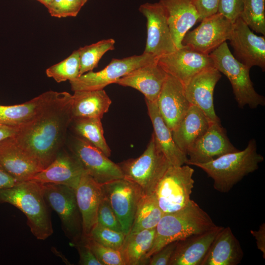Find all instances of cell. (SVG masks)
<instances>
[{"label": "cell", "mask_w": 265, "mask_h": 265, "mask_svg": "<svg viewBox=\"0 0 265 265\" xmlns=\"http://www.w3.org/2000/svg\"><path fill=\"white\" fill-rule=\"evenodd\" d=\"M70 150L79 160L85 172L99 183L104 184L123 178L118 164L84 140L74 137L70 145Z\"/></svg>", "instance_id": "obj_13"}, {"label": "cell", "mask_w": 265, "mask_h": 265, "mask_svg": "<svg viewBox=\"0 0 265 265\" xmlns=\"http://www.w3.org/2000/svg\"><path fill=\"white\" fill-rule=\"evenodd\" d=\"M0 165L20 182L30 180L44 169L12 137L0 143Z\"/></svg>", "instance_id": "obj_21"}, {"label": "cell", "mask_w": 265, "mask_h": 265, "mask_svg": "<svg viewBox=\"0 0 265 265\" xmlns=\"http://www.w3.org/2000/svg\"><path fill=\"white\" fill-rule=\"evenodd\" d=\"M71 123L77 136L97 147L107 157H109L110 156L111 150L104 137L101 119L74 118Z\"/></svg>", "instance_id": "obj_32"}, {"label": "cell", "mask_w": 265, "mask_h": 265, "mask_svg": "<svg viewBox=\"0 0 265 265\" xmlns=\"http://www.w3.org/2000/svg\"><path fill=\"white\" fill-rule=\"evenodd\" d=\"M148 114L151 119L153 134L159 147L172 165L182 166L188 161L187 155L175 144L172 132L162 118L156 102L145 100Z\"/></svg>", "instance_id": "obj_27"}, {"label": "cell", "mask_w": 265, "mask_h": 265, "mask_svg": "<svg viewBox=\"0 0 265 265\" xmlns=\"http://www.w3.org/2000/svg\"><path fill=\"white\" fill-rule=\"evenodd\" d=\"M157 61L167 74L178 80L184 86L197 73L214 67L209 54L199 53L186 46L158 57Z\"/></svg>", "instance_id": "obj_15"}, {"label": "cell", "mask_w": 265, "mask_h": 265, "mask_svg": "<svg viewBox=\"0 0 265 265\" xmlns=\"http://www.w3.org/2000/svg\"><path fill=\"white\" fill-rule=\"evenodd\" d=\"M97 223L117 231L123 232L118 217L103 193L98 211Z\"/></svg>", "instance_id": "obj_39"}, {"label": "cell", "mask_w": 265, "mask_h": 265, "mask_svg": "<svg viewBox=\"0 0 265 265\" xmlns=\"http://www.w3.org/2000/svg\"><path fill=\"white\" fill-rule=\"evenodd\" d=\"M194 29L188 31L182 41L184 46L209 54L231 36L233 23L217 13L201 21Z\"/></svg>", "instance_id": "obj_10"}, {"label": "cell", "mask_w": 265, "mask_h": 265, "mask_svg": "<svg viewBox=\"0 0 265 265\" xmlns=\"http://www.w3.org/2000/svg\"><path fill=\"white\" fill-rule=\"evenodd\" d=\"M167 76L157 59L131 71L115 83L134 88L144 95L145 100L156 102Z\"/></svg>", "instance_id": "obj_20"}, {"label": "cell", "mask_w": 265, "mask_h": 265, "mask_svg": "<svg viewBox=\"0 0 265 265\" xmlns=\"http://www.w3.org/2000/svg\"><path fill=\"white\" fill-rule=\"evenodd\" d=\"M219 0H195L194 3L199 15V20L217 13Z\"/></svg>", "instance_id": "obj_43"}, {"label": "cell", "mask_w": 265, "mask_h": 265, "mask_svg": "<svg viewBox=\"0 0 265 265\" xmlns=\"http://www.w3.org/2000/svg\"><path fill=\"white\" fill-rule=\"evenodd\" d=\"M216 225L193 200L177 212L164 213L156 227L152 246L145 256L149 258L166 245L205 232Z\"/></svg>", "instance_id": "obj_2"}, {"label": "cell", "mask_w": 265, "mask_h": 265, "mask_svg": "<svg viewBox=\"0 0 265 265\" xmlns=\"http://www.w3.org/2000/svg\"><path fill=\"white\" fill-rule=\"evenodd\" d=\"M139 11L147 20V39L144 53L158 58L177 49L171 33L166 12L159 2H146Z\"/></svg>", "instance_id": "obj_12"}, {"label": "cell", "mask_w": 265, "mask_h": 265, "mask_svg": "<svg viewBox=\"0 0 265 265\" xmlns=\"http://www.w3.org/2000/svg\"><path fill=\"white\" fill-rule=\"evenodd\" d=\"M156 104L162 118L171 131L178 127L190 106L184 85L168 74Z\"/></svg>", "instance_id": "obj_18"}, {"label": "cell", "mask_w": 265, "mask_h": 265, "mask_svg": "<svg viewBox=\"0 0 265 265\" xmlns=\"http://www.w3.org/2000/svg\"><path fill=\"white\" fill-rule=\"evenodd\" d=\"M154 55L146 53L122 59L113 58L103 69L90 71L69 81L73 91L103 89L107 85L115 83L121 78L141 66L157 59Z\"/></svg>", "instance_id": "obj_9"}, {"label": "cell", "mask_w": 265, "mask_h": 265, "mask_svg": "<svg viewBox=\"0 0 265 265\" xmlns=\"http://www.w3.org/2000/svg\"><path fill=\"white\" fill-rule=\"evenodd\" d=\"M102 189L118 218L123 232L127 235L139 200L144 194L136 184L124 178L102 184Z\"/></svg>", "instance_id": "obj_11"}, {"label": "cell", "mask_w": 265, "mask_h": 265, "mask_svg": "<svg viewBox=\"0 0 265 265\" xmlns=\"http://www.w3.org/2000/svg\"><path fill=\"white\" fill-rule=\"evenodd\" d=\"M155 233L156 228H154L129 233L126 236L120 249L125 265L148 263L145 256L152 246Z\"/></svg>", "instance_id": "obj_30"}, {"label": "cell", "mask_w": 265, "mask_h": 265, "mask_svg": "<svg viewBox=\"0 0 265 265\" xmlns=\"http://www.w3.org/2000/svg\"><path fill=\"white\" fill-rule=\"evenodd\" d=\"M73 95L56 92L31 120L19 127L13 139L44 169L61 150L72 121Z\"/></svg>", "instance_id": "obj_1"}, {"label": "cell", "mask_w": 265, "mask_h": 265, "mask_svg": "<svg viewBox=\"0 0 265 265\" xmlns=\"http://www.w3.org/2000/svg\"><path fill=\"white\" fill-rule=\"evenodd\" d=\"M75 190L82 217L83 236L88 237L97 224L98 211L103 196L102 184L84 172Z\"/></svg>", "instance_id": "obj_23"}, {"label": "cell", "mask_w": 265, "mask_h": 265, "mask_svg": "<svg viewBox=\"0 0 265 265\" xmlns=\"http://www.w3.org/2000/svg\"><path fill=\"white\" fill-rule=\"evenodd\" d=\"M82 239L102 265H125L120 250L105 246L89 237Z\"/></svg>", "instance_id": "obj_36"}, {"label": "cell", "mask_w": 265, "mask_h": 265, "mask_svg": "<svg viewBox=\"0 0 265 265\" xmlns=\"http://www.w3.org/2000/svg\"><path fill=\"white\" fill-rule=\"evenodd\" d=\"M214 67L225 75L232 87L239 107L248 105L251 108L265 106V99L255 90L250 79V68L238 61L230 51L226 42L211 52Z\"/></svg>", "instance_id": "obj_5"}, {"label": "cell", "mask_w": 265, "mask_h": 265, "mask_svg": "<svg viewBox=\"0 0 265 265\" xmlns=\"http://www.w3.org/2000/svg\"><path fill=\"white\" fill-rule=\"evenodd\" d=\"M221 77L215 67L204 69L184 85L185 93L190 105L200 108L212 122H220L213 104V92Z\"/></svg>", "instance_id": "obj_17"}, {"label": "cell", "mask_w": 265, "mask_h": 265, "mask_svg": "<svg viewBox=\"0 0 265 265\" xmlns=\"http://www.w3.org/2000/svg\"><path fill=\"white\" fill-rule=\"evenodd\" d=\"M223 227L216 225L205 232L178 241L169 265H200L215 237Z\"/></svg>", "instance_id": "obj_24"}, {"label": "cell", "mask_w": 265, "mask_h": 265, "mask_svg": "<svg viewBox=\"0 0 265 265\" xmlns=\"http://www.w3.org/2000/svg\"><path fill=\"white\" fill-rule=\"evenodd\" d=\"M195 0H159L166 14L174 43L177 49L184 47L185 34L199 20Z\"/></svg>", "instance_id": "obj_22"}, {"label": "cell", "mask_w": 265, "mask_h": 265, "mask_svg": "<svg viewBox=\"0 0 265 265\" xmlns=\"http://www.w3.org/2000/svg\"><path fill=\"white\" fill-rule=\"evenodd\" d=\"M86 2H87L88 0H84Z\"/></svg>", "instance_id": "obj_48"}, {"label": "cell", "mask_w": 265, "mask_h": 265, "mask_svg": "<svg viewBox=\"0 0 265 265\" xmlns=\"http://www.w3.org/2000/svg\"><path fill=\"white\" fill-rule=\"evenodd\" d=\"M177 244V241H175L163 247L149 258L148 264L149 265H169Z\"/></svg>", "instance_id": "obj_41"}, {"label": "cell", "mask_w": 265, "mask_h": 265, "mask_svg": "<svg viewBox=\"0 0 265 265\" xmlns=\"http://www.w3.org/2000/svg\"><path fill=\"white\" fill-rule=\"evenodd\" d=\"M86 2L84 0H53L47 8L54 17H76Z\"/></svg>", "instance_id": "obj_38"}, {"label": "cell", "mask_w": 265, "mask_h": 265, "mask_svg": "<svg viewBox=\"0 0 265 265\" xmlns=\"http://www.w3.org/2000/svg\"><path fill=\"white\" fill-rule=\"evenodd\" d=\"M240 17L249 28L265 35V0H242Z\"/></svg>", "instance_id": "obj_34"}, {"label": "cell", "mask_w": 265, "mask_h": 265, "mask_svg": "<svg viewBox=\"0 0 265 265\" xmlns=\"http://www.w3.org/2000/svg\"><path fill=\"white\" fill-rule=\"evenodd\" d=\"M194 172L186 164L171 165L166 171L154 193L163 213L177 212L188 205L194 187Z\"/></svg>", "instance_id": "obj_7"}, {"label": "cell", "mask_w": 265, "mask_h": 265, "mask_svg": "<svg viewBox=\"0 0 265 265\" xmlns=\"http://www.w3.org/2000/svg\"><path fill=\"white\" fill-rule=\"evenodd\" d=\"M242 0H219L217 13L234 23L242 11Z\"/></svg>", "instance_id": "obj_40"}, {"label": "cell", "mask_w": 265, "mask_h": 265, "mask_svg": "<svg viewBox=\"0 0 265 265\" xmlns=\"http://www.w3.org/2000/svg\"><path fill=\"white\" fill-rule=\"evenodd\" d=\"M163 214L154 193L150 195L143 194L138 203L129 233L156 228Z\"/></svg>", "instance_id": "obj_31"}, {"label": "cell", "mask_w": 265, "mask_h": 265, "mask_svg": "<svg viewBox=\"0 0 265 265\" xmlns=\"http://www.w3.org/2000/svg\"><path fill=\"white\" fill-rule=\"evenodd\" d=\"M84 172L82 165L71 152L61 150L48 166L29 180L63 185L75 189Z\"/></svg>", "instance_id": "obj_19"}, {"label": "cell", "mask_w": 265, "mask_h": 265, "mask_svg": "<svg viewBox=\"0 0 265 265\" xmlns=\"http://www.w3.org/2000/svg\"><path fill=\"white\" fill-rule=\"evenodd\" d=\"M118 164L123 178L136 184L145 195L154 193L159 180L172 165L160 149L153 133L141 155Z\"/></svg>", "instance_id": "obj_6"}, {"label": "cell", "mask_w": 265, "mask_h": 265, "mask_svg": "<svg viewBox=\"0 0 265 265\" xmlns=\"http://www.w3.org/2000/svg\"><path fill=\"white\" fill-rule=\"evenodd\" d=\"M89 237L107 247L120 250L126 237L123 232H119L97 223Z\"/></svg>", "instance_id": "obj_37"}, {"label": "cell", "mask_w": 265, "mask_h": 265, "mask_svg": "<svg viewBox=\"0 0 265 265\" xmlns=\"http://www.w3.org/2000/svg\"><path fill=\"white\" fill-rule=\"evenodd\" d=\"M80 68L79 54L77 50L65 59L48 68L46 73L57 82L70 81L79 77Z\"/></svg>", "instance_id": "obj_35"}, {"label": "cell", "mask_w": 265, "mask_h": 265, "mask_svg": "<svg viewBox=\"0 0 265 265\" xmlns=\"http://www.w3.org/2000/svg\"><path fill=\"white\" fill-rule=\"evenodd\" d=\"M43 4L45 7H47L53 0H36Z\"/></svg>", "instance_id": "obj_47"}, {"label": "cell", "mask_w": 265, "mask_h": 265, "mask_svg": "<svg viewBox=\"0 0 265 265\" xmlns=\"http://www.w3.org/2000/svg\"><path fill=\"white\" fill-rule=\"evenodd\" d=\"M0 202L9 203L21 211L27 218L31 233L37 239L44 240L53 234L49 206L40 183L27 180L0 190Z\"/></svg>", "instance_id": "obj_3"}, {"label": "cell", "mask_w": 265, "mask_h": 265, "mask_svg": "<svg viewBox=\"0 0 265 265\" xmlns=\"http://www.w3.org/2000/svg\"><path fill=\"white\" fill-rule=\"evenodd\" d=\"M233 56L239 62L251 68L265 70V38L253 32L240 17L233 23L230 39Z\"/></svg>", "instance_id": "obj_14"}, {"label": "cell", "mask_w": 265, "mask_h": 265, "mask_svg": "<svg viewBox=\"0 0 265 265\" xmlns=\"http://www.w3.org/2000/svg\"><path fill=\"white\" fill-rule=\"evenodd\" d=\"M54 92H45L21 104L0 105V124L17 128L22 126L35 117Z\"/></svg>", "instance_id": "obj_29"}, {"label": "cell", "mask_w": 265, "mask_h": 265, "mask_svg": "<svg viewBox=\"0 0 265 265\" xmlns=\"http://www.w3.org/2000/svg\"><path fill=\"white\" fill-rule=\"evenodd\" d=\"M212 122L200 108L190 105L178 127L171 131L175 144L186 155L188 149L207 131Z\"/></svg>", "instance_id": "obj_26"}, {"label": "cell", "mask_w": 265, "mask_h": 265, "mask_svg": "<svg viewBox=\"0 0 265 265\" xmlns=\"http://www.w3.org/2000/svg\"><path fill=\"white\" fill-rule=\"evenodd\" d=\"M238 151L230 142L221 123L212 122L207 131L187 151L186 164L208 162Z\"/></svg>", "instance_id": "obj_16"}, {"label": "cell", "mask_w": 265, "mask_h": 265, "mask_svg": "<svg viewBox=\"0 0 265 265\" xmlns=\"http://www.w3.org/2000/svg\"><path fill=\"white\" fill-rule=\"evenodd\" d=\"M243 256L240 243L229 227H223L200 265H237Z\"/></svg>", "instance_id": "obj_25"}, {"label": "cell", "mask_w": 265, "mask_h": 265, "mask_svg": "<svg viewBox=\"0 0 265 265\" xmlns=\"http://www.w3.org/2000/svg\"><path fill=\"white\" fill-rule=\"evenodd\" d=\"M41 184L48 206L59 216L65 235L74 245L83 236L82 217L75 189L63 185Z\"/></svg>", "instance_id": "obj_8"}, {"label": "cell", "mask_w": 265, "mask_h": 265, "mask_svg": "<svg viewBox=\"0 0 265 265\" xmlns=\"http://www.w3.org/2000/svg\"><path fill=\"white\" fill-rule=\"evenodd\" d=\"M74 92L71 106L73 119H102L104 115L108 111L112 102L104 89Z\"/></svg>", "instance_id": "obj_28"}, {"label": "cell", "mask_w": 265, "mask_h": 265, "mask_svg": "<svg viewBox=\"0 0 265 265\" xmlns=\"http://www.w3.org/2000/svg\"><path fill=\"white\" fill-rule=\"evenodd\" d=\"M18 128L0 124V143L13 137L17 133Z\"/></svg>", "instance_id": "obj_46"}, {"label": "cell", "mask_w": 265, "mask_h": 265, "mask_svg": "<svg viewBox=\"0 0 265 265\" xmlns=\"http://www.w3.org/2000/svg\"><path fill=\"white\" fill-rule=\"evenodd\" d=\"M21 182L0 165V190L15 186Z\"/></svg>", "instance_id": "obj_44"}, {"label": "cell", "mask_w": 265, "mask_h": 265, "mask_svg": "<svg viewBox=\"0 0 265 265\" xmlns=\"http://www.w3.org/2000/svg\"><path fill=\"white\" fill-rule=\"evenodd\" d=\"M264 157L257 153L256 140L251 139L242 151L223 155L209 162L195 163L213 180V187L222 193L229 192L244 176L256 171Z\"/></svg>", "instance_id": "obj_4"}, {"label": "cell", "mask_w": 265, "mask_h": 265, "mask_svg": "<svg viewBox=\"0 0 265 265\" xmlns=\"http://www.w3.org/2000/svg\"><path fill=\"white\" fill-rule=\"evenodd\" d=\"M73 245L77 248L79 254V265H102L89 247L84 242L82 238Z\"/></svg>", "instance_id": "obj_42"}, {"label": "cell", "mask_w": 265, "mask_h": 265, "mask_svg": "<svg viewBox=\"0 0 265 265\" xmlns=\"http://www.w3.org/2000/svg\"><path fill=\"white\" fill-rule=\"evenodd\" d=\"M251 234L256 240L257 248L262 252L265 259V224H262L258 230H251Z\"/></svg>", "instance_id": "obj_45"}, {"label": "cell", "mask_w": 265, "mask_h": 265, "mask_svg": "<svg viewBox=\"0 0 265 265\" xmlns=\"http://www.w3.org/2000/svg\"><path fill=\"white\" fill-rule=\"evenodd\" d=\"M115 43L113 39L109 38L80 48L78 50L80 64L79 76L97 67L102 56L107 52L114 49Z\"/></svg>", "instance_id": "obj_33"}]
</instances>
